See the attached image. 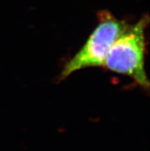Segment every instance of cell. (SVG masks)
<instances>
[{"label": "cell", "mask_w": 150, "mask_h": 151, "mask_svg": "<svg viewBox=\"0 0 150 151\" xmlns=\"http://www.w3.org/2000/svg\"><path fill=\"white\" fill-rule=\"evenodd\" d=\"M149 23V17L146 14L136 23L128 24L110 48L103 67L133 79L146 91L149 89L145 68L147 48L146 32Z\"/></svg>", "instance_id": "1"}, {"label": "cell", "mask_w": 150, "mask_h": 151, "mask_svg": "<svg viewBox=\"0 0 150 151\" xmlns=\"http://www.w3.org/2000/svg\"><path fill=\"white\" fill-rule=\"evenodd\" d=\"M127 25L108 10L98 12L97 25L81 48L65 64L58 81L82 69L103 67L110 48Z\"/></svg>", "instance_id": "2"}]
</instances>
